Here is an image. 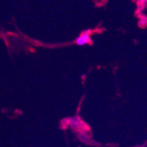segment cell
<instances>
[{"label": "cell", "instance_id": "cell-1", "mask_svg": "<svg viewBox=\"0 0 147 147\" xmlns=\"http://www.w3.org/2000/svg\"><path fill=\"white\" fill-rule=\"evenodd\" d=\"M89 41V35L87 33H83L77 39V43L78 45H84Z\"/></svg>", "mask_w": 147, "mask_h": 147}]
</instances>
